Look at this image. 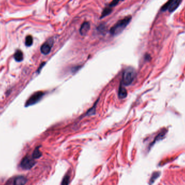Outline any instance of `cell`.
<instances>
[{
  "label": "cell",
  "mask_w": 185,
  "mask_h": 185,
  "mask_svg": "<svg viewBox=\"0 0 185 185\" xmlns=\"http://www.w3.org/2000/svg\"><path fill=\"white\" fill-rule=\"evenodd\" d=\"M27 182V179L23 176H18L14 180V185H25Z\"/></svg>",
  "instance_id": "8"
},
{
  "label": "cell",
  "mask_w": 185,
  "mask_h": 185,
  "mask_svg": "<svg viewBox=\"0 0 185 185\" xmlns=\"http://www.w3.org/2000/svg\"><path fill=\"white\" fill-rule=\"evenodd\" d=\"M14 57L16 61L18 62L21 61L23 59V53L22 52V51H21L20 50H18L15 53Z\"/></svg>",
  "instance_id": "10"
},
{
  "label": "cell",
  "mask_w": 185,
  "mask_h": 185,
  "mask_svg": "<svg viewBox=\"0 0 185 185\" xmlns=\"http://www.w3.org/2000/svg\"><path fill=\"white\" fill-rule=\"evenodd\" d=\"M35 164L34 159L28 156L24 157L21 162V166L24 170H30Z\"/></svg>",
  "instance_id": "3"
},
{
  "label": "cell",
  "mask_w": 185,
  "mask_h": 185,
  "mask_svg": "<svg viewBox=\"0 0 185 185\" xmlns=\"http://www.w3.org/2000/svg\"><path fill=\"white\" fill-rule=\"evenodd\" d=\"M136 77L135 70L132 67H127L123 71L122 82L124 85L129 86L133 82Z\"/></svg>",
  "instance_id": "2"
},
{
  "label": "cell",
  "mask_w": 185,
  "mask_h": 185,
  "mask_svg": "<svg viewBox=\"0 0 185 185\" xmlns=\"http://www.w3.org/2000/svg\"><path fill=\"white\" fill-rule=\"evenodd\" d=\"M33 37L31 35H28L26 37V46H31V45L33 44Z\"/></svg>",
  "instance_id": "13"
},
{
  "label": "cell",
  "mask_w": 185,
  "mask_h": 185,
  "mask_svg": "<svg viewBox=\"0 0 185 185\" xmlns=\"http://www.w3.org/2000/svg\"><path fill=\"white\" fill-rule=\"evenodd\" d=\"M54 40L53 39H49L41 46V51L42 54L44 55H48L53 46Z\"/></svg>",
  "instance_id": "6"
},
{
  "label": "cell",
  "mask_w": 185,
  "mask_h": 185,
  "mask_svg": "<svg viewBox=\"0 0 185 185\" xmlns=\"http://www.w3.org/2000/svg\"><path fill=\"white\" fill-rule=\"evenodd\" d=\"M181 1H168L166 4H164V6L161 8V10L165 11L168 9L170 12H173L176 9V8L179 5Z\"/></svg>",
  "instance_id": "5"
},
{
  "label": "cell",
  "mask_w": 185,
  "mask_h": 185,
  "mask_svg": "<svg viewBox=\"0 0 185 185\" xmlns=\"http://www.w3.org/2000/svg\"><path fill=\"white\" fill-rule=\"evenodd\" d=\"M90 23L87 21L84 22L81 25L80 28V33L81 35H85L87 34L88 32L90 30Z\"/></svg>",
  "instance_id": "7"
},
{
  "label": "cell",
  "mask_w": 185,
  "mask_h": 185,
  "mask_svg": "<svg viewBox=\"0 0 185 185\" xmlns=\"http://www.w3.org/2000/svg\"><path fill=\"white\" fill-rule=\"evenodd\" d=\"M118 3H119V1H113L109 4V7L112 8V7L115 6L116 5H118Z\"/></svg>",
  "instance_id": "15"
},
{
  "label": "cell",
  "mask_w": 185,
  "mask_h": 185,
  "mask_svg": "<svg viewBox=\"0 0 185 185\" xmlns=\"http://www.w3.org/2000/svg\"><path fill=\"white\" fill-rule=\"evenodd\" d=\"M112 12V9L111 7H107L104 9V10L103 11L102 15L101 16V18H103L104 17H105L106 16L108 15L109 14L111 13V12Z\"/></svg>",
  "instance_id": "12"
},
{
  "label": "cell",
  "mask_w": 185,
  "mask_h": 185,
  "mask_svg": "<svg viewBox=\"0 0 185 185\" xmlns=\"http://www.w3.org/2000/svg\"><path fill=\"white\" fill-rule=\"evenodd\" d=\"M131 19V16H128L118 21L110 29L111 34L113 35H117L120 34L128 26Z\"/></svg>",
  "instance_id": "1"
},
{
  "label": "cell",
  "mask_w": 185,
  "mask_h": 185,
  "mask_svg": "<svg viewBox=\"0 0 185 185\" xmlns=\"http://www.w3.org/2000/svg\"><path fill=\"white\" fill-rule=\"evenodd\" d=\"M44 93L42 91L36 92L33 94L29 98V99L26 102V107H28L30 105L35 104L36 103L40 101V99L44 96Z\"/></svg>",
  "instance_id": "4"
},
{
  "label": "cell",
  "mask_w": 185,
  "mask_h": 185,
  "mask_svg": "<svg viewBox=\"0 0 185 185\" xmlns=\"http://www.w3.org/2000/svg\"><path fill=\"white\" fill-rule=\"evenodd\" d=\"M70 182V177L69 175H66L65 177H63V180L62 181V185H68Z\"/></svg>",
  "instance_id": "14"
},
{
  "label": "cell",
  "mask_w": 185,
  "mask_h": 185,
  "mask_svg": "<svg viewBox=\"0 0 185 185\" xmlns=\"http://www.w3.org/2000/svg\"><path fill=\"white\" fill-rule=\"evenodd\" d=\"M118 95L120 99H124L127 96V90L123 86H120V87L118 90Z\"/></svg>",
  "instance_id": "9"
},
{
  "label": "cell",
  "mask_w": 185,
  "mask_h": 185,
  "mask_svg": "<svg viewBox=\"0 0 185 185\" xmlns=\"http://www.w3.org/2000/svg\"><path fill=\"white\" fill-rule=\"evenodd\" d=\"M39 148H40V147H37L34 150L33 155H32V157L34 159H39L42 156V153H41L40 150H39Z\"/></svg>",
  "instance_id": "11"
}]
</instances>
